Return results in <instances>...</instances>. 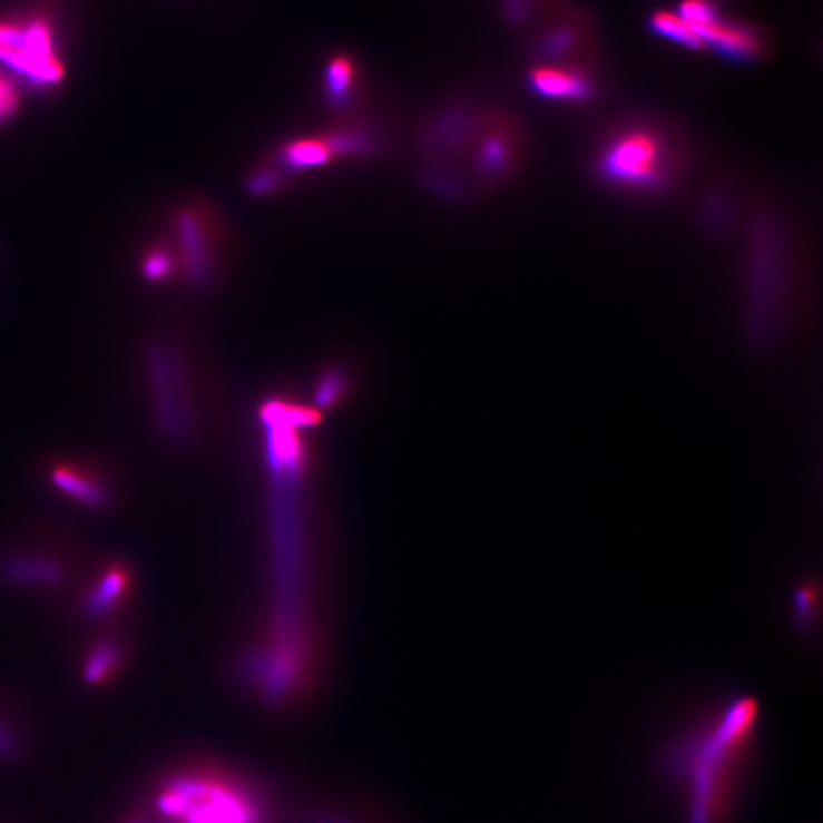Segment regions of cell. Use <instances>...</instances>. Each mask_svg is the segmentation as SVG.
I'll return each mask as SVG.
<instances>
[{
	"instance_id": "obj_1",
	"label": "cell",
	"mask_w": 823,
	"mask_h": 823,
	"mask_svg": "<svg viewBox=\"0 0 823 823\" xmlns=\"http://www.w3.org/2000/svg\"><path fill=\"white\" fill-rule=\"evenodd\" d=\"M160 810L180 823H262V812L246 790L217 776L188 775L160 794Z\"/></svg>"
},
{
	"instance_id": "obj_2",
	"label": "cell",
	"mask_w": 823,
	"mask_h": 823,
	"mask_svg": "<svg viewBox=\"0 0 823 823\" xmlns=\"http://www.w3.org/2000/svg\"><path fill=\"white\" fill-rule=\"evenodd\" d=\"M610 184L631 192H659L673 177V155L653 128L631 127L619 131L604 147L598 163Z\"/></svg>"
},
{
	"instance_id": "obj_3",
	"label": "cell",
	"mask_w": 823,
	"mask_h": 823,
	"mask_svg": "<svg viewBox=\"0 0 823 823\" xmlns=\"http://www.w3.org/2000/svg\"><path fill=\"white\" fill-rule=\"evenodd\" d=\"M56 30L41 16L0 19V63L35 88L49 89L65 78Z\"/></svg>"
},
{
	"instance_id": "obj_4",
	"label": "cell",
	"mask_w": 823,
	"mask_h": 823,
	"mask_svg": "<svg viewBox=\"0 0 823 823\" xmlns=\"http://www.w3.org/2000/svg\"><path fill=\"white\" fill-rule=\"evenodd\" d=\"M157 421L164 435L173 442L186 440L189 432L188 409H186L184 391L175 363L167 353L155 351L148 359Z\"/></svg>"
},
{
	"instance_id": "obj_5",
	"label": "cell",
	"mask_w": 823,
	"mask_h": 823,
	"mask_svg": "<svg viewBox=\"0 0 823 823\" xmlns=\"http://www.w3.org/2000/svg\"><path fill=\"white\" fill-rule=\"evenodd\" d=\"M693 30L700 37L703 47L709 45L719 56L739 63L754 61L764 52L765 41L758 30L752 25L723 18L719 11Z\"/></svg>"
},
{
	"instance_id": "obj_6",
	"label": "cell",
	"mask_w": 823,
	"mask_h": 823,
	"mask_svg": "<svg viewBox=\"0 0 823 823\" xmlns=\"http://www.w3.org/2000/svg\"><path fill=\"white\" fill-rule=\"evenodd\" d=\"M532 92L556 101L585 102L595 94V81L586 68L578 65L545 63L529 72Z\"/></svg>"
},
{
	"instance_id": "obj_7",
	"label": "cell",
	"mask_w": 823,
	"mask_h": 823,
	"mask_svg": "<svg viewBox=\"0 0 823 823\" xmlns=\"http://www.w3.org/2000/svg\"><path fill=\"white\" fill-rule=\"evenodd\" d=\"M0 578L18 586L52 587L63 581L65 570L52 558L10 553L0 558Z\"/></svg>"
},
{
	"instance_id": "obj_8",
	"label": "cell",
	"mask_w": 823,
	"mask_h": 823,
	"mask_svg": "<svg viewBox=\"0 0 823 823\" xmlns=\"http://www.w3.org/2000/svg\"><path fill=\"white\" fill-rule=\"evenodd\" d=\"M52 483L60 491L90 508H106L110 503V491L105 483L81 473V471L59 467L52 471Z\"/></svg>"
},
{
	"instance_id": "obj_9",
	"label": "cell",
	"mask_w": 823,
	"mask_h": 823,
	"mask_svg": "<svg viewBox=\"0 0 823 823\" xmlns=\"http://www.w3.org/2000/svg\"><path fill=\"white\" fill-rule=\"evenodd\" d=\"M128 587V575L121 568L107 570L101 580L82 599V610L89 618L101 619L117 609Z\"/></svg>"
},
{
	"instance_id": "obj_10",
	"label": "cell",
	"mask_w": 823,
	"mask_h": 823,
	"mask_svg": "<svg viewBox=\"0 0 823 823\" xmlns=\"http://www.w3.org/2000/svg\"><path fill=\"white\" fill-rule=\"evenodd\" d=\"M325 95L333 107L342 109L354 98L355 66L350 56L337 53L325 68Z\"/></svg>"
},
{
	"instance_id": "obj_11",
	"label": "cell",
	"mask_w": 823,
	"mask_h": 823,
	"mask_svg": "<svg viewBox=\"0 0 823 823\" xmlns=\"http://www.w3.org/2000/svg\"><path fill=\"white\" fill-rule=\"evenodd\" d=\"M180 235L194 280L204 281L209 267L208 251H206L204 233H200V226L192 213L182 215Z\"/></svg>"
},
{
	"instance_id": "obj_12",
	"label": "cell",
	"mask_w": 823,
	"mask_h": 823,
	"mask_svg": "<svg viewBox=\"0 0 823 823\" xmlns=\"http://www.w3.org/2000/svg\"><path fill=\"white\" fill-rule=\"evenodd\" d=\"M649 27H651V30L657 36L672 40L674 43L682 45V47L690 49V51H698V49L703 48L700 37L696 35V31L677 12L676 14L669 11L655 12L651 19H649Z\"/></svg>"
},
{
	"instance_id": "obj_13",
	"label": "cell",
	"mask_w": 823,
	"mask_h": 823,
	"mask_svg": "<svg viewBox=\"0 0 823 823\" xmlns=\"http://www.w3.org/2000/svg\"><path fill=\"white\" fill-rule=\"evenodd\" d=\"M123 648L119 647L117 640H102L95 645L90 651L89 659L86 662L85 677L89 684H99L105 680L110 673L115 672L119 662H121Z\"/></svg>"
},
{
	"instance_id": "obj_14",
	"label": "cell",
	"mask_w": 823,
	"mask_h": 823,
	"mask_svg": "<svg viewBox=\"0 0 823 823\" xmlns=\"http://www.w3.org/2000/svg\"><path fill=\"white\" fill-rule=\"evenodd\" d=\"M333 153L329 144L320 139L296 140L288 144L283 150V159L285 164L295 168L316 167L329 160Z\"/></svg>"
},
{
	"instance_id": "obj_15",
	"label": "cell",
	"mask_w": 823,
	"mask_h": 823,
	"mask_svg": "<svg viewBox=\"0 0 823 823\" xmlns=\"http://www.w3.org/2000/svg\"><path fill=\"white\" fill-rule=\"evenodd\" d=\"M755 703L752 700H739L729 707L715 738L719 743L729 744L736 742L751 726L755 715Z\"/></svg>"
},
{
	"instance_id": "obj_16",
	"label": "cell",
	"mask_w": 823,
	"mask_h": 823,
	"mask_svg": "<svg viewBox=\"0 0 823 823\" xmlns=\"http://www.w3.org/2000/svg\"><path fill=\"white\" fill-rule=\"evenodd\" d=\"M793 604L796 618L801 623L809 624L817 606V590L814 589L813 585L801 586L794 594Z\"/></svg>"
},
{
	"instance_id": "obj_17",
	"label": "cell",
	"mask_w": 823,
	"mask_h": 823,
	"mask_svg": "<svg viewBox=\"0 0 823 823\" xmlns=\"http://www.w3.org/2000/svg\"><path fill=\"white\" fill-rule=\"evenodd\" d=\"M18 105V90L12 86L11 81L7 80V77L0 74V121L14 114Z\"/></svg>"
},
{
	"instance_id": "obj_18",
	"label": "cell",
	"mask_w": 823,
	"mask_h": 823,
	"mask_svg": "<svg viewBox=\"0 0 823 823\" xmlns=\"http://www.w3.org/2000/svg\"><path fill=\"white\" fill-rule=\"evenodd\" d=\"M533 0H503L504 16L511 22L520 23L532 12Z\"/></svg>"
},
{
	"instance_id": "obj_19",
	"label": "cell",
	"mask_w": 823,
	"mask_h": 823,
	"mask_svg": "<svg viewBox=\"0 0 823 823\" xmlns=\"http://www.w3.org/2000/svg\"><path fill=\"white\" fill-rule=\"evenodd\" d=\"M169 267H172V263H169L168 256L163 252H155V254L148 256L146 273L150 278H163L169 272Z\"/></svg>"
},
{
	"instance_id": "obj_20",
	"label": "cell",
	"mask_w": 823,
	"mask_h": 823,
	"mask_svg": "<svg viewBox=\"0 0 823 823\" xmlns=\"http://www.w3.org/2000/svg\"><path fill=\"white\" fill-rule=\"evenodd\" d=\"M11 748V742L6 734L0 732V752H8Z\"/></svg>"
}]
</instances>
